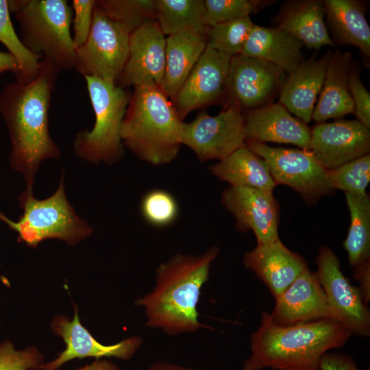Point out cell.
<instances>
[{
  "mask_svg": "<svg viewBox=\"0 0 370 370\" xmlns=\"http://www.w3.org/2000/svg\"><path fill=\"white\" fill-rule=\"evenodd\" d=\"M61 71L44 58L32 79L8 84L0 92V114L11 143L10 165L23 175L26 187H33L43 160L60 156V149L49 133V110Z\"/></svg>",
  "mask_w": 370,
  "mask_h": 370,
  "instance_id": "obj_1",
  "label": "cell"
},
{
  "mask_svg": "<svg viewBox=\"0 0 370 370\" xmlns=\"http://www.w3.org/2000/svg\"><path fill=\"white\" fill-rule=\"evenodd\" d=\"M219 253L217 246L197 256L177 253L157 267L154 287L135 302L143 308L147 327L171 336L195 333L203 327L197 304Z\"/></svg>",
  "mask_w": 370,
  "mask_h": 370,
  "instance_id": "obj_2",
  "label": "cell"
},
{
  "mask_svg": "<svg viewBox=\"0 0 370 370\" xmlns=\"http://www.w3.org/2000/svg\"><path fill=\"white\" fill-rule=\"evenodd\" d=\"M352 334L329 319L290 326L275 324L262 311L260 325L251 334L250 354L243 370H320L321 357L344 346Z\"/></svg>",
  "mask_w": 370,
  "mask_h": 370,
  "instance_id": "obj_3",
  "label": "cell"
},
{
  "mask_svg": "<svg viewBox=\"0 0 370 370\" xmlns=\"http://www.w3.org/2000/svg\"><path fill=\"white\" fill-rule=\"evenodd\" d=\"M183 121L160 88L134 87L123 121L121 137L136 157L154 166L173 162L180 150Z\"/></svg>",
  "mask_w": 370,
  "mask_h": 370,
  "instance_id": "obj_4",
  "label": "cell"
},
{
  "mask_svg": "<svg viewBox=\"0 0 370 370\" xmlns=\"http://www.w3.org/2000/svg\"><path fill=\"white\" fill-rule=\"evenodd\" d=\"M27 50L49 60L62 70L75 68V48L71 33L72 8L66 0L8 1Z\"/></svg>",
  "mask_w": 370,
  "mask_h": 370,
  "instance_id": "obj_5",
  "label": "cell"
},
{
  "mask_svg": "<svg viewBox=\"0 0 370 370\" xmlns=\"http://www.w3.org/2000/svg\"><path fill=\"white\" fill-rule=\"evenodd\" d=\"M84 78L95 121L91 130H83L75 136L74 152L90 163L118 162L124 153L121 131L131 92L114 82Z\"/></svg>",
  "mask_w": 370,
  "mask_h": 370,
  "instance_id": "obj_6",
  "label": "cell"
},
{
  "mask_svg": "<svg viewBox=\"0 0 370 370\" xmlns=\"http://www.w3.org/2000/svg\"><path fill=\"white\" fill-rule=\"evenodd\" d=\"M64 175L56 191L48 198H35L32 187H25L18 197L23 214L17 221L5 223L18 234V240L36 247L41 241L56 238L75 245L92 232V228L75 212L66 199Z\"/></svg>",
  "mask_w": 370,
  "mask_h": 370,
  "instance_id": "obj_7",
  "label": "cell"
},
{
  "mask_svg": "<svg viewBox=\"0 0 370 370\" xmlns=\"http://www.w3.org/2000/svg\"><path fill=\"white\" fill-rule=\"evenodd\" d=\"M130 33L95 5L88 36L75 50L74 69L84 77L116 84L128 59Z\"/></svg>",
  "mask_w": 370,
  "mask_h": 370,
  "instance_id": "obj_8",
  "label": "cell"
},
{
  "mask_svg": "<svg viewBox=\"0 0 370 370\" xmlns=\"http://www.w3.org/2000/svg\"><path fill=\"white\" fill-rule=\"evenodd\" d=\"M245 146L267 164L275 184L295 190L308 204L333 194L325 169L308 150L273 147L266 143L245 140Z\"/></svg>",
  "mask_w": 370,
  "mask_h": 370,
  "instance_id": "obj_9",
  "label": "cell"
},
{
  "mask_svg": "<svg viewBox=\"0 0 370 370\" xmlns=\"http://www.w3.org/2000/svg\"><path fill=\"white\" fill-rule=\"evenodd\" d=\"M245 140L244 114L231 103L217 115L201 111L193 121L182 125V145L191 149L201 162L223 160L245 146Z\"/></svg>",
  "mask_w": 370,
  "mask_h": 370,
  "instance_id": "obj_10",
  "label": "cell"
},
{
  "mask_svg": "<svg viewBox=\"0 0 370 370\" xmlns=\"http://www.w3.org/2000/svg\"><path fill=\"white\" fill-rule=\"evenodd\" d=\"M314 273L325 293L335 320L352 335L370 334V311L358 287L353 286L341 269L334 251L322 247L317 257Z\"/></svg>",
  "mask_w": 370,
  "mask_h": 370,
  "instance_id": "obj_11",
  "label": "cell"
},
{
  "mask_svg": "<svg viewBox=\"0 0 370 370\" xmlns=\"http://www.w3.org/2000/svg\"><path fill=\"white\" fill-rule=\"evenodd\" d=\"M286 76L284 71L268 62L236 55L231 58L224 97L227 103L241 110L259 108L271 103L280 94Z\"/></svg>",
  "mask_w": 370,
  "mask_h": 370,
  "instance_id": "obj_12",
  "label": "cell"
},
{
  "mask_svg": "<svg viewBox=\"0 0 370 370\" xmlns=\"http://www.w3.org/2000/svg\"><path fill=\"white\" fill-rule=\"evenodd\" d=\"M166 38L156 20L147 21L130 33L129 56L117 82L119 86L161 88L166 64Z\"/></svg>",
  "mask_w": 370,
  "mask_h": 370,
  "instance_id": "obj_13",
  "label": "cell"
},
{
  "mask_svg": "<svg viewBox=\"0 0 370 370\" xmlns=\"http://www.w3.org/2000/svg\"><path fill=\"white\" fill-rule=\"evenodd\" d=\"M231 58L207 45L171 102L182 121L193 110L222 100Z\"/></svg>",
  "mask_w": 370,
  "mask_h": 370,
  "instance_id": "obj_14",
  "label": "cell"
},
{
  "mask_svg": "<svg viewBox=\"0 0 370 370\" xmlns=\"http://www.w3.org/2000/svg\"><path fill=\"white\" fill-rule=\"evenodd\" d=\"M308 151L330 170L369 153L370 130L358 119L321 123L311 130Z\"/></svg>",
  "mask_w": 370,
  "mask_h": 370,
  "instance_id": "obj_15",
  "label": "cell"
},
{
  "mask_svg": "<svg viewBox=\"0 0 370 370\" xmlns=\"http://www.w3.org/2000/svg\"><path fill=\"white\" fill-rule=\"evenodd\" d=\"M222 203L236 219V227L252 230L257 245L279 239V206L273 197L260 190L230 186L222 193Z\"/></svg>",
  "mask_w": 370,
  "mask_h": 370,
  "instance_id": "obj_16",
  "label": "cell"
},
{
  "mask_svg": "<svg viewBox=\"0 0 370 370\" xmlns=\"http://www.w3.org/2000/svg\"><path fill=\"white\" fill-rule=\"evenodd\" d=\"M73 318H53L51 328L66 343V349L53 361L44 364L40 369L56 370L66 362L75 358H116L123 360L132 358L143 345L140 336L127 338L116 344L106 345L99 343L80 323L78 310L75 306Z\"/></svg>",
  "mask_w": 370,
  "mask_h": 370,
  "instance_id": "obj_17",
  "label": "cell"
},
{
  "mask_svg": "<svg viewBox=\"0 0 370 370\" xmlns=\"http://www.w3.org/2000/svg\"><path fill=\"white\" fill-rule=\"evenodd\" d=\"M269 314L272 321L280 326L325 319L335 320L315 273L308 267L275 298V307Z\"/></svg>",
  "mask_w": 370,
  "mask_h": 370,
  "instance_id": "obj_18",
  "label": "cell"
},
{
  "mask_svg": "<svg viewBox=\"0 0 370 370\" xmlns=\"http://www.w3.org/2000/svg\"><path fill=\"white\" fill-rule=\"evenodd\" d=\"M244 117L246 140L293 144L309 150L311 130L280 103L249 110Z\"/></svg>",
  "mask_w": 370,
  "mask_h": 370,
  "instance_id": "obj_19",
  "label": "cell"
},
{
  "mask_svg": "<svg viewBox=\"0 0 370 370\" xmlns=\"http://www.w3.org/2000/svg\"><path fill=\"white\" fill-rule=\"evenodd\" d=\"M243 263L266 284L275 298L308 268L304 258L288 249L280 238L245 253Z\"/></svg>",
  "mask_w": 370,
  "mask_h": 370,
  "instance_id": "obj_20",
  "label": "cell"
},
{
  "mask_svg": "<svg viewBox=\"0 0 370 370\" xmlns=\"http://www.w3.org/2000/svg\"><path fill=\"white\" fill-rule=\"evenodd\" d=\"M332 53L328 50L319 59L313 56L303 60L288 73L280 90L278 103L306 124L312 120L314 103L323 87Z\"/></svg>",
  "mask_w": 370,
  "mask_h": 370,
  "instance_id": "obj_21",
  "label": "cell"
},
{
  "mask_svg": "<svg viewBox=\"0 0 370 370\" xmlns=\"http://www.w3.org/2000/svg\"><path fill=\"white\" fill-rule=\"evenodd\" d=\"M325 13L323 1H286L275 18V27L290 33L309 49L318 50L324 45L333 47L324 21Z\"/></svg>",
  "mask_w": 370,
  "mask_h": 370,
  "instance_id": "obj_22",
  "label": "cell"
},
{
  "mask_svg": "<svg viewBox=\"0 0 370 370\" xmlns=\"http://www.w3.org/2000/svg\"><path fill=\"white\" fill-rule=\"evenodd\" d=\"M352 64V53L349 51H336L332 53L320 96L312 113V119L318 123L354 112L348 84Z\"/></svg>",
  "mask_w": 370,
  "mask_h": 370,
  "instance_id": "obj_23",
  "label": "cell"
},
{
  "mask_svg": "<svg viewBox=\"0 0 370 370\" xmlns=\"http://www.w3.org/2000/svg\"><path fill=\"white\" fill-rule=\"evenodd\" d=\"M206 34L184 31L166 38V64L161 86L172 101L208 45Z\"/></svg>",
  "mask_w": 370,
  "mask_h": 370,
  "instance_id": "obj_24",
  "label": "cell"
},
{
  "mask_svg": "<svg viewBox=\"0 0 370 370\" xmlns=\"http://www.w3.org/2000/svg\"><path fill=\"white\" fill-rule=\"evenodd\" d=\"M303 47L286 31L254 24L241 55L264 60L288 73L304 60Z\"/></svg>",
  "mask_w": 370,
  "mask_h": 370,
  "instance_id": "obj_25",
  "label": "cell"
},
{
  "mask_svg": "<svg viewBox=\"0 0 370 370\" xmlns=\"http://www.w3.org/2000/svg\"><path fill=\"white\" fill-rule=\"evenodd\" d=\"M210 173L234 186L256 188L273 194L276 184L267 162L243 146L209 167Z\"/></svg>",
  "mask_w": 370,
  "mask_h": 370,
  "instance_id": "obj_26",
  "label": "cell"
},
{
  "mask_svg": "<svg viewBox=\"0 0 370 370\" xmlns=\"http://www.w3.org/2000/svg\"><path fill=\"white\" fill-rule=\"evenodd\" d=\"M325 16L335 40L341 45L358 47L362 55L370 56V27L365 8L356 0H325Z\"/></svg>",
  "mask_w": 370,
  "mask_h": 370,
  "instance_id": "obj_27",
  "label": "cell"
},
{
  "mask_svg": "<svg viewBox=\"0 0 370 370\" xmlns=\"http://www.w3.org/2000/svg\"><path fill=\"white\" fill-rule=\"evenodd\" d=\"M156 21L164 35L193 31L206 35L204 1L156 0Z\"/></svg>",
  "mask_w": 370,
  "mask_h": 370,
  "instance_id": "obj_28",
  "label": "cell"
},
{
  "mask_svg": "<svg viewBox=\"0 0 370 370\" xmlns=\"http://www.w3.org/2000/svg\"><path fill=\"white\" fill-rule=\"evenodd\" d=\"M351 223L344 241L349 264L354 268L370 260V197L345 193Z\"/></svg>",
  "mask_w": 370,
  "mask_h": 370,
  "instance_id": "obj_29",
  "label": "cell"
},
{
  "mask_svg": "<svg viewBox=\"0 0 370 370\" xmlns=\"http://www.w3.org/2000/svg\"><path fill=\"white\" fill-rule=\"evenodd\" d=\"M10 13L8 1L0 0V42L17 62L16 82H27L37 75L42 56L32 53L23 45L13 27Z\"/></svg>",
  "mask_w": 370,
  "mask_h": 370,
  "instance_id": "obj_30",
  "label": "cell"
},
{
  "mask_svg": "<svg viewBox=\"0 0 370 370\" xmlns=\"http://www.w3.org/2000/svg\"><path fill=\"white\" fill-rule=\"evenodd\" d=\"M254 24L249 16L208 27V45L231 57L241 53Z\"/></svg>",
  "mask_w": 370,
  "mask_h": 370,
  "instance_id": "obj_31",
  "label": "cell"
},
{
  "mask_svg": "<svg viewBox=\"0 0 370 370\" xmlns=\"http://www.w3.org/2000/svg\"><path fill=\"white\" fill-rule=\"evenodd\" d=\"M96 5L130 32L147 21L156 20L153 0H99Z\"/></svg>",
  "mask_w": 370,
  "mask_h": 370,
  "instance_id": "obj_32",
  "label": "cell"
},
{
  "mask_svg": "<svg viewBox=\"0 0 370 370\" xmlns=\"http://www.w3.org/2000/svg\"><path fill=\"white\" fill-rule=\"evenodd\" d=\"M328 177L335 190L353 195L367 194L366 189L370 181V154L328 170Z\"/></svg>",
  "mask_w": 370,
  "mask_h": 370,
  "instance_id": "obj_33",
  "label": "cell"
},
{
  "mask_svg": "<svg viewBox=\"0 0 370 370\" xmlns=\"http://www.w3.org/2000/svg\"><path fill=\"white\" fill-rule=\"evenodd\" d=\"M141 214L153 226L166 227L173 223L178 214V205L169 192L156 189L148 192L140 203Z\"/></svg>",
  "mask_w": 370,
  "mask_h": 370,
  "instance_id": "obj_34",
  "label": "cell"
},
{
  "mask_svg": "<svg viewBox=\"0 0 370 370\" xmlns=\"http://www.w3.org/2000/svg\"><path fill=\"white\" fill-rule=\"evenodd\" d=\"M263 1L251 0H205V23L208 27L249 16L262 8Z\"/></svg>",
  "mask_w": 370,
  "mask_h": 370,
  "instance_id": "obj_35",
  "label": "cell"
},
{
  "mask_svg": "<svg viewBox=\"0 0 370 370\" xmlns=\"http://www.w3.org/2000/svg\"><path fill=\"white\" fill-rule=\"evenodd\" d=\"M44 364V356L36 347L16 350L9 340L0 343V370L40 369Z\"/></svg>",
  "mask_w": 370,
  "mask_h": 370,
  "instance_id": "obj_36",
  "label": "cell"
},
{
  "mask_svg": "<svg viewBox=\"0 0 370 370\" xmlns=\"http://www.w3.org/2000/svg\"><path fill=\"white\" fill-rule=\"evenodd\" d=\"M359 73L356 66L352 64L348 77L349 89L354 101V114L356 119L369 129L370 94L361 82Z\"/></svg>",
  "mask_w": 370,
  "mask_h": 370,
  "instance_id": "obj_37",
  "label": "cell"
},
{
  "mask_svg": "<svg viewBox=\"0 0 370 370\" xmlns=\"http://www.w3.org/2000/svg\"><path fill=\"white\" fill-rule=\"evenodd\" d=\"M74 34L73 41L75 50L86 40L90 33L95 0H73Z\"/></svg>",
  "mask_w": 370,
  "mask_h": 370,
  "instance_id": "obj_38",
  "label": "cell"
},
{
  "mask_svg": "<svg viewBox=\"0 0 370 370\" xmlns=\"http://www.w3.org/2000/svg\"><path fill=\"white\" fill-rule=\"evenodd\" d=\"M319 367L320 370H359L352 357L339 353H325Z\"/></svg>",
  "mask_w": 370,
  "mask_h": 370,
  "instance_id": "obj_39",
  "label": "cell"
},
{
  "mask_svg": "<svg viewBox=\"0 0 370 370\" xmlns=\"http://www.w3.org/2000/svg\"><path fill=\"white\" fill-rule=\"evenodd\" d=\"M353 275L359 282L358 288L367 305L370 301V261L354 267Z\"/></svg>",
  "mask_w": 370,
  "mask_h": 370,
  "instance_id": "obj_40",
  "label": "cell"
},
{
  "mask_svg": "<svg viewBox=\"0 0 370 370\" xmlns=\"http://www.w3.org/2000/svg\"><path fill=\"white\" fill-rule=\"evenodd\" d=\"M18 66L14 57L7 52L0 51V74L4 71H10L16 75Z\"/></svg>",
  "mask_w": 370,
  "mask_h": 370,
  "instance_id": "obj_41",
  "label": "cell"
},
{
  "mask_svg": "<svg viewBox=\"0 0 370 370\" xmlns=\"http://www.w3.org/2000/svg\"><path fill=\"white\" fill-rule=\"evenodd\" d=\"M77 370H119L114 362L107 358L96 359L90 365L79 368Z\"/></svg>",
  "mask_w": 370,
  "mask_h": 370,
  "instance_id": "obj_42",
  "label": "cell"
},
{
  "mask_svg": "<svg viewBox=\"0 0 370 370\" xmlns=\"http://www.w3.org/2000/svg\"><path fill=\"white\" fill-rule=\"evenodd\" d=\"M145 370H210L204 369H194L184 365L166 362V361H158L150 366H149Z\"/></svg>",
  "mask_w": 370,
  "mask_h": 370,
  "instance_id": "obj_43",
  "label": "cell"
}]
</instances>
